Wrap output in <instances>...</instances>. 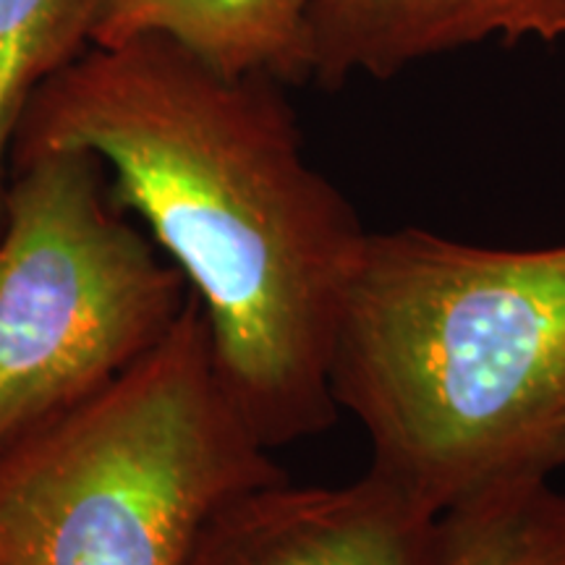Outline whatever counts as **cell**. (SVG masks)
Wrapping results in <instances>:
<instances>
[{"instance_id":"6","label":"cell","mask_w":565,"mask_h":565,"mask_svg":"<svg viewBox=\"0 0 565 565\" xmlns=\"http://www.w3.org/2000/svg\"><path fill=\"white\" fill-rule=\"evenodd\" d=\"M565 42V0H309V82L387 79L487 40Z\"/></svg>"},{"instance_id":"7","label":"cell","mask_w":565,"mask_h":565,"mask_svg":"<svg viewBox=\"0 0 565 565\" xmlns=\"http://www.w3.org/2000/svg\"><path fill=\"white\" fill-rule=\"evenodd\" d=\"M309 0H105L92 45L160 34L221 74L309 82Z\"/></svg>"},{"instance_id":"8","label":"cell","mask_w":565,"mask_h":565,"mask_svg":"<svg viewBox=\"0 0 565 565\" xmlns=\"http://www.w3.org/2000/svg\"><path fill=\"white\" fill-rule=\"evenodd\" d=\"M105 0H0V221L11 147L42 84L92 47Z\"/></svg>"},{"instance_id":"2","label":"cell","mask_w":565,"mask_h":565,"mask_svg":"<svg viewBox=\"0 0 565 565\" xmlns=\"http://www.w3.org/2000/svg\"><path fill=\"white\" fill-rule=\"evenodd\" d=\"M377 471L437 513L565 466V246L366 233L328 364Z\"/></svg>"},{"instance_id":"9","label":"cell","mask_w":565,"mask_h":565,"mask_svg":"<svg viewBox=\"0 0 565 565\" xmlns=\"http://www.w3.org/2000/svg\"><path fill=\"white\" fill-rule=\"evenodd\" d=\"M443 524L440 565H565V492L547 479L450 508Z\"/></svg>"},{"instance_id":"5","label":"cell","mask_w":565,"mask_h":565,"mask_svg":"<svg viewBox=\"0 0 565 565\" xmlns=\"http://www.w3.org/2000/svg\"><path fill=\"white\" fill-rule=\"evenodd\" d=\"M443 513L366 469L349 484L252 487L210 515L183 565H440Z\"/></svg>"},{"instance_id":"4","label":"cell","mask_w":565,"mask_h":565,"mask_svg":"<svg viewBox=\"0 0 565 565\" xmlns=\"http://www.w3.org/2000/svg\"><path fill=\"white\" fill-rule=\"evenodd\" d=\"M181 273L92 152L11 166L0 221V443L89 398L186 307Z\"/></svg>"},{"instance_id":"1","label":"cell","mask_w":565,"mask_h":565,"mask_svg":"<svg viewBox=\"0 0 565 565\" xmlns=\"http://www.w3.org/2000/svg\"><path fill=\"white\" fill-rule=\"evenodd\" d=\"M92 152L200 301L217 372L267 448L338 419L330 343L366 238L303 158L286 84L228 76L145 34L92 45L34 92L11 166Z\"/></svg>"},{"instance_id":"3","label":"cell","mask_w":565,"mask_h":565,"mask_svg":"<svg viewBox=\"0 0 565 565\" xmlns=\"http://www.w3.org/2000/svg\"><path fill=\"white\" fill-rule=\"evenodd\" d=\"M217 372L200 301L113 383L0 443V565H183L286 471Z\"/></svg>"}]
</instances>
